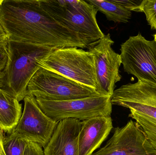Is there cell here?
Wrapping results in <instances>:
<instances>
[{"label":"cell","mask_w":156,"mask_h":155,"mask_svg":"<svg viewBox=\"0 0 156 155\" xmlns=\"http://www.w3.org/2000/svg\"><path fill=\"white\" fill-rule=\"evenodd\" d=\"M81 121H59L50 141L44 147V155H79L78 140Z\"/></svg>","instance_id":"obj_12"},{"label":"cell","mask_w":156,"mask_h":155,"mask_svg":"<svg viewBox=\"0 0 156 155\" xmlns=\"http://www.w3.org/2000/svg\"><path fill=\"white\" fill-rule=\"evenodd\" d=\"M27 95L34 96L36 98L56 101L100 95L93 89L41 67L27 85Z\"/></svg>","instance_id":"obj_5"},{"label":"cell","mask_w":156,"mask_h":155,"mask_svg":"<svg viewBox=\"0 0 156 155\" xmlns=\"http://www.w3.org/2000/svg\"><path fill=\"white\" fill-rule=\"evenodd\" d=\"M23 111L11 134L44 147L50 141L59 122L54 121L41 110L36 97L27 95Z\"/></svg>","instance_id":"obj_9"},{"label":"cell","mask_w":156,"mask_h":155,"mask_svg":"<svg viewBox=\"0 0 156 155\" xmlns=\"http://www.w3.org/2000/svg\"><path fill=\"white\" fill-rule=\"evenodd\" d=\"M38 64L42 68L97 91L94 57L88 50L77 47L56 48L38 60Z\"/></svg>","instance_id":"obj_4"},{"label":"cell","mask_w":156,"mask_h":155,"mask_svg":"<svg viewBox=\"0 0 156 155\" xmlns=\"http://www.w3.org/2000/svg\"><path fill=\"white\" fill-rule=\"evenodd\" d=\"M39 2L55 21L78 33L88 46L104 36L96 19L98 11L87 1L39 0Z\"/></svg>","instance_id":"obj_3"},{"label":"cell","mask_w":156,"mask_h":155,"mask_svg":"<svg viewBox=\"0 0 156 155\" xmlns=\"http://www.w3.org/2000/svg\"><path fill=\"white\" fill-rule=\"evenodd\" d=\"M95 9L103 13L107 20L115 23H127L132 17V12L114 1L87 0Z\"/></svg>","instance_id":"obj_15"},{"label":"cell","mask_w":156,"mask_h":155,"mask_svg":"<svg viewBox=\"0 0 156 155\" xmlns=\"http://www.w3.org/2000/svg\"><path fill=\"white\" fill-rule=\"evenodd\" d=\"M92 155H156V150L136 122L116 127L106 144Z\"/></svg>","instance_id":"obj_10"},{"label":"cell","mask_w":156,"mask_h":155,"mask_svg":"<svg viewBox=\"0 0 156 155\" xmlns=\"http://www.w3.org/2000/svg\"><path fill=\"white\" fill-rule=\"evenodd\" d=\"M79 136V155H92L113 128L111 116H99L81 121Z\"/></svg>","instance_id":"obj_13"},{"label":"cell","mask_w":156,"mask_h":155,"mask_svg":"<svg viewBox=\"0 0 156 155\" xmlns=\"http://www.w3.org/2000/svg\"><path fill=\"white\" fill-rule=\"evenodd\" d=\"M28 143L19 136L11 134L4 141L5 153V155H23Z\"/></svg>","instance_id":"obj_17"},{"label":"cell","mask_w":156,"mask_h":155,"mask_svg":"<svg viewBox=\"0 0 156 155\" xmlns=\"http://www.w3.org/2000/svg\"><path fill=\"white\" fill-rule=\"evenodd\" d=\"M3 1V0H0V5H1L2 3V2Z\"/></svg>","instance_id":"obj_26"},{"label":"cell","mask_w":156,"mask_h":155,"mask_svg":"<svg viewBox=\"0 0 156 155\" xmlns=\"http://www.w3.org/2000/svg\"><path fill=\"white\" fill-rule=\"evenodd\" d=\"M22 105L16 98L4 88H0V127L11 134L22 114Z\"/></svg>","instance_id":"obj_14"},{"label":"cell","mask_w":156,"mask_h":155,"mask_svg":"<svg viewBox=\"0 0 156 155\" xmlns=\"http://www.w3.org/2000/svg\"><path fill=\"white\" fill-rule=\"evenodd\" d=\"M8 38L0 41V74L4 72L8 59Z\"/></svg>","instance_id":"obj_19"},{"label":"cell","mask_w":156,"mask_h":155,"mask_svg":"<svg viewBox=\"0 0 156 155\" xmlns=\"http://www.w3.org/2000/svg\"><path fill=\"white\" fill-rule=\"evenodd\" d=\"M8 38L5 31L4 30L2 25L0 24V41Z\"/></svg>","instance_id":"obj_23"},{"label":"cell","mask_w":156,"mask_h":155,"mask_svg":"<svg viewBox=\"0 0 156 155\" xmlns=\"http://www.w3.org/2000/svg\"><path fill=\"white\" fill-rule=\"evenodd\" d=\"M41 110L54 121L77 119L85 121L99 116H111V97L98 95L81 99L56 101L36 98Z\"/></svg>","instance_id":"obj_6"},{"label":"cell","mask_w":156,"mask_h":155,"mask_svg":"<svg viewBox=\"0 0 156 155\" xmlns=\"http://www.w3.org/2000/svg\"><path fill=\"white\" fill-rule=\"evenodd\" d=\"M154 40L156 42V32L155 34L154 35Z\"/></svg>","instance_id":"obj_25"},{"label":"cell","mask_w":156,"mask_h":155,"mask_svg":"<svg viewBox=\"0 0 156 155\" xmlns=\"http://www.w3.org/2000/svg\"><path fill=\"white\" fill-rule=\"evenodd\" d=\"M114 42L108 34L90 44L88 51L94 57L97 80V93L102 96L111 97L115 84L121 81L119 68L122 64L120 54L112 48Z\"/></svg>","instance_id":"obj_8"},{"label":"cell","mask_w":156,"mask_h":155,"mask_svg":"<svg viewBox=\"0 0 156 155\" xmlns=\"http://www.w3.org/2000/svg\"><path fill=\"white\" fill-rule=\"evenodd\" d=\"M0 24L10 40L55 48H88L80 34L55 21L39 0H3Z\"/></svg>","instance_id":"obj_1"},{"label":"cell","mask_w":156,"mask_h":155,"mask_svg":"<svg viewBox=\"0 0 156 155\" xmlns=\"http://www.w3.org/2000/svg\"><path fill=\"white\" fill-rule=\"evenodd\" d=\"M8 45L3 88L20 102L27 95V85L40 68L38 60L56 48L9 39Z\"/></svg>","instance_id":"obj_2"},{"label":"cell","mask_w":156,"mask_h":155,"mask_svg":"<svg viewBox=\"0 0 156 155\" xmlns=\"http://www.w3.org/2000/svg\"><path fill=\"white\" fill-rule=\"evenodd\" d=\"M124 71L138 81L156 86V42L146 40L141 33L130 36L121 45Z\"/></svg>","instance_id":"obj_7"},{"label":"cell","mask_w":156,"mask_h":155,"mask_svg":"<svg viewBox=\"0 0 156 155\" xmlns=\"http://www.w3.org/2000/svg\"><path fill=\"white\" fill-rule=\"evenodd\" d=\"M115 2L130 11L138 12V8L143 1L114 0Z\"/></svg>","instance_id":"obj_20"},{"label":"cell","mask_w":156,"mask_h":155,"mask_svg":"<svg viewBox=\"0 0 156 155\" xmlns=\"http://www.w3.org/2000/svg\"><path fill=\"white\" fill-rule=\"evenodd\" d=\"M111 102L156 120V86L139 81L122 86L114 91Z\"/></svg>","instance_id":"obj_11"},{"label":"cell","mask_w":156,"mask_h":155,"mask_svg":"<svg viewBox=\"0 0 156 155\" xmlns=\"http://www.w3.org/2000/svg\"><path fill=\"white\" fill-rule=\"evenodd\" d=\"M138 12H143L152 29L156 30V0H143Z\"/></svg>","instance_id":"obj_18"},{"label":"cell","mask_w":156,"mask_h":155,"mask_svg":"<svg viewBox=\"0 0 156 155\" xmlns=\"http://www.w3.org/2000/svg\"><path fill=\"white\" fill-rule=\"evenodd\" d=\"M4 73H3L2 74H0V88H3L4 85Z\"/></svg>","instance_id":"obj_24"},{"label":"cell","mask_w":156,"mask_h":155,"mask_svg":"<svg viewBox=\"0 0 156 155\" xmlns=\"http://www.w3.org/2000/svg\"><path fill=\"white\" fill-rule=\"evenodd\" d=\"M5 138V132L0 127V155H5L3 148V142Z\"/></svg>","instance_id":"obj_22"},{"label":"cell","mask_w":156,"mask_h":155,"mask_svg":"<svg viewBox=\"0 0 156 155\" xmlns=\"http://www.w3.org/2000/svg\"><path fill=\"white\" fill-rule=\"evenodd\" d=\"M23 155H44L42 147L33 142L28 143Z\"/></svg>","instance_id":"obj_21"},{"label":"cell","mask_w":156,"mask_h":155,"mask_svg":"<svg viewBox=\"0 0 156 155\" xmlns=\"http://www.w3.org/2000/svg\"><path fill=\"white\" fill-rule=\"evenodd\" d=\"M129 117L135 120L138 126L156 150V120L146 116L130 112Z\"/></svg>","instance_id":"obj_16"}]
</instances>
